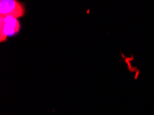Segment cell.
<instances>
[{
	"label": "cell",
	"mask_w": 154,
	"mask_h": 115,
	"mask_svg": "<svg viewBox=\"0 0 154 115\" xmlns=\"http://www.w3.org/2000/svg\"><path fill=\"white\" fill-rule=\"evenodd\" d=\"M20 29L18 19L10 16L0 17V41H5L8 37L17 34Z\"/></svg>",
	"instance_id": "obj_1"
},
{
	"label": "cell",
	"mask_w": 154,
	"mask_h": 115,
	"mask_svg": "<svg viewBox=\"0 0 154 115\" xmlns=\"http://www.w3.org/2000/svg\"><path fill=\"white\" fill-rule=\"evenodd\" d=\"M25 8L21 2L16 0H1L0 1V17L10 16L20 18L24 15Z\"/></svg>",
	"instance_id": "obj_2"
}]
</instances>
